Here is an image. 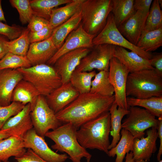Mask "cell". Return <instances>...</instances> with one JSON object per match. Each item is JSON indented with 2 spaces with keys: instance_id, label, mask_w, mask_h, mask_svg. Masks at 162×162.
Wrapping results in <instances>:
<instances>
[{
  "instance_id": "32",
  "label": "cell",
  "mask_w": 162,
  "mask_h": 162,
  "mask_svg": "<svg viewBox=\"0 0 162 162\" xmlns=\"http://www.w3.org/2000/svg\"><path fill=\"white\" fill-rule=\"evenodd\" d=\"M95 70L82 71L76 69L72 74L70 82L80 94L90 92L92 82L96 74Z\"/></svg>"
},
{
  "instance_id": "9",
  "label": "cell",
  "mask_w": 162,
  "mask_h": 162,
  "mask_svg": "<svg viewBox=\"0 0 162 162\" xmlns=\"http://www.w3.org/2000/svg\"><path fill=\"white\" fill-rule=\"evenodd\" d=\"M129 112L122 124V128L129 132L134 138L144 136L145 131L150 128L157 129L158 120L145 109L130 107Z\"/></svg>"
},
{
  "instance_id": "36",
  "label": "cell",
  "mask_w": 162,
  "mask_h": 162,
  "mask_svg": "<svg viewBox=\"0 0 162 162\" xmlns=\"http://www.w3.org/2000/svg\"><path fill=\"white\" fill-rule=\"evenodd\" d=\"M32 65L26 56H22L8 52L0 60V70L28 68Z\"/></svg>"
},
{
  "instance_id": "51",
  "label": "cell",
  "mask_w": 162,
  "mask_h": 162,
  "mask_svg": "<svg viewBox=\"0 0 162 162\" xmlns=\"http://www.w3.org/2000/svg\"><path fill=\"white\" fill-rule=\"evenodd\" d=\"M0 162H9L8 161H0Z\"/></svg>"
},
{
  "instance_id": "52",
  "label": "cell",
  "mask_w": 162,
  "mask_h": 162,
  "mask_svg": "<svg viewBox=\"0 0 162 162\" xmlns=\"http://www.w3.org/2000/svg\"><path fill=\"white\" fill-rule=\"evenodd\" d=\"M87 162H90V161L89 160H87Z\"/></svg>"
},
{
  "instance_id": "49",
  "label": "cell",
  "mask_w": 162,
  "mask_h": 162,
  "mask_svg": "<svg viewBox=\"0 0 162 162\" xmlns=\"http://www.w3.org/2000/svg\"><path fill=\"white\" fill-rule=\"evenodd\" d=\"M1 2L2 1L0 0V21H3L6 22V20L2 8Z\"/></svg>"
},
{
  "instance_id": "18",
  "label": "cell",
  "mask_w": 162,
  "mask_h": 162,
  "mask_svg": "<svg viewBox=\"0 0 162 162\" xmlns=\"http://www.w3.org/2000/svg\"><path fill=\"white\" fill-rule=\"evenodd\" d=\"M148 13L137 10L125 21L117 27L122 34L135 45H136L143 31Z\"/></svg>"
},
{
  "instance_id": "38",
  "label": "cell",
  "mask_w": 162,
  "mask_h": 162,
  "mask_svg": "<svg viewBox=\"0 0 162 162\" xmlns=\"http://www.w3.org/2000/svg\"><path fill=\"white\" fill-rule=\"evenodd\" d=\"M25 106L20 103L14 101L8 106H0V130L8 119L17 114Z\"/></svg>"
},
{
  "instance_id": "47",
  "label": "cell",
  "mask_w": 162,
  "mask_h": 162,
  "mask_svg": "<svg viewBox=\"0 0 162 162\" xmlns=\"http://www.w3.org/2000/svg\"><path fill=\"white\" fill-rule=\"evenodd\" d=\"M10 136L6 130H0V141Z\"/></svg>"
},
{
  "instance_id": "33",
  "label": "cell",
  "mask_w": 162,
  "mask_h": 162,
  "mask_svg": "<svg viewBox=\"0 0 162 162\" xmlns=\"http://www.w3.org/2000/svg\"><path fill=\"white\" fill-rule=\"evenodd\" d=\"M72 0H33L30 4L33 14L48 21L52 10L58 6L67 4Z\"/></svg>"
},
{
  "instance_id": "27",
  "label": "cell",
  "mask_w": 162,
  "mask_h": 162,
  "mask_svg": "<svg viewBox=\"0 0 162 162\" xmlns=\"http://www.w3.org/2000/svg\"><path fill=\"white\" fill-rule=\"evenodd\" d=\"M120 140L116 146L109 150L107 154L114 157L116 155L115 162H123L127 153L133 150V141L134 137L127 130L122 128Z\"/></svg>"
},
{
  "instance_id": "42",
  "label": "cell",
  "mask_w": 162,
  "mask_h": 162,
  "mask_svg": "<svg viewBox=\"0 0 162 162\" xmlns=\"http://www.w3.org/2000/svg\"><path fill=\"white\" fill-rule=\"evenodd\" d=\"M15 159L16 162H47L30 148H28L22 155Z\"/></svg>"
},
{
  "instance_id": "3",
  "label": "cell",
  "mask_w": 162,
  "mask_h": 162,
  "mask_svg": "<svg viewBox=\"0 0 162 162\" xmlns=\"http://www.w3.org/2000/svg\"><path fill=\"white\" fill-rule=\"evenodd\" d=\"M77 130L72 123H65L49 131L45 136L54 142L51 146L52 149L65 152L73 162H81L82 158L90 159L92 155L79 143L76 136Z\"/></svg>"
},
{
  "instance_id": "44",
  "label": "cell",
  "mask_w": 162,
  "mask_h": 162,
  "mask_svg": "<svg viewBox=\"0 0 162 162\" xmlns=\"http://www.w3.org/2000/svg\"><path fill=\"white\" fill-rule=\"evenodd\" d=\"M152 1V0H134V9L136 11L140 10L148 13Z\"/></svg>"
},
{
  "instance_id": "20",
  "label": "cell",
  "mask_w": 162,
  "mask_h": 162,
  "mask_svg": "<svg viewBox=\"0 0 162 162\" xmlns=\"http://www.w3.org/2000/svg\"><path fill=\"white\" fill-rule=\"evenodd\" d=\"M23 79L22 75L17 69L0 70V106H6L11 104L14 90Z\"/></svg>"
},
{
  "instance_id": "19",
  "label": "cell",
  "mask_w": 162,
  "mask_h": 162,
  "mask_svg": "<svg viewBox=\"0 0 162 162\" xmlns=\"http://www.w3.org/2000/svg\"><path fill=\"white\" fill-rule=\"evenodd\" d=\"M112 57L117 58L124 65L130 73L144 70L154 69L151 64L150 60L121 47L114 46Z\"/></svg>"
},
{
  "instance_id": "21",
  "label": "cell",
  "mask_w": 162,
  "mask_h": 162,
  "mask_svg": "<svg viewBox=\"0 0 162 162\" xmlns=\"http://www.w3.org/2000/svg\"><path fill=\"white\" fill-rule=\"evenodd\" d=\"M58 50L51 36L44 40L31 43L26 56L32 66L45 64Z\"/></svg>"
},
{
  "instance_id": "31",
  "label": "cell",
  "mask_w": 162,
  "mask_h": 162,
  "mask_svg": "<svg viewBox=\"0 0 162 162\" xmlns=\"http://www.w3.org/2000/svg\"><path fill=\"white\" fill-rule=\"evenodd\" d=\"M136 46L150 52L162 46V27L154 31L142 32Z\"/></svg>"
},
{
  "instance_id": "45",
  "label": "cell",
  "mask_w": 162,
  "mask_h": 162,
  "mask_svg": "<svg viewBox=\"0 0 162 162\" xmlns=\"http://www.w3.org/2000/svg\"><path fill=\"white\" fill-rule=\"evenodd\" d=\"M158 123L157 129L158 137L160 139V145L157 155V159L159 161L161 160V156L162 154V118H158Z\"/></svg>"
},
{
  "instance_id": "13",
  "label": "cell",
  "mask_w": 162,
  "mask_h": 162,
  "mask_svg": "<svg viewBox=\"0 0 162 162\" xmlns=\"http://www.w3.org/2000/svg\"><path fill=\"white\" fill-rule=\"evenodd\" d=\"M25 148L31 149L47 162H64L68 158L66 154H59L51 149L44 138L38 135L33 128L22 138Z\"/></svg>"
},
{
  "instance_id": "46",
  "label": "cell",
  "mask_w": 162,
  "mask_h": 162,
  "mask_svg": "<svg viewBox=\"0 0 162 162\" xmlns=\"http://www.w3.org/2000/svg\"><path fill=\"white\" fill-rule=\"evenodd\" d=\"M7 40L0 36V60L8 52L6 45Z\"/></svg>"
},
{
  "instance_id": "10",
  "label": "cell",
  "mask_w": 162,
  "mask_h": 162,
  "mask_svg": "<svg viewBox=\"0 0 162 162\" xmlns=\"http://www.w3.org/2000/svg\"><path fill=\"white\" fill-rule=\"evenodd\" d=\"M130 73L128 69L119 60L112 57L109 64V77L114 90V102L118 107L128 110L127 102L126 84L128 76Z\"/></svg>"
},
{
  "instance_id": "23",
  "label": "cell",
  "mask_w": 162,
  "mask_h": 162,
  "mask_svg": "<svg viewBox=\"0 0 162 162\" xmlns=\"http://www.w3.org/2000/svg\"><path fill=\"white\" fill-rule=\"evenodd\" d=\"M84 0H72L64 6L51 11L49 25L53 29L65 22L81 10Z\"/></svg>"
},
{
  "instance_id": "28",
  "label": "cell",
  "mask_w": 162,
  "mask_h": 162,
  "mask_svg": "<svg viewBox=\"0 0 162 162\" xmlns=\"http://www.w3.org/2000/svg\"><path fill=\"white\" fill-rule=\"evenodd\" d=\"M134 0H112V13L116 26H118L136 11Z\"/></svg>"
},
{
  "instance_id": "25",
  "label": "cell",
  "mask_w": 162,
  "mask_h": 162,
  "mask_svg": "<svg viewBox=\"0 0 162 162\" xmlns=\"http://www.w3.org/2000/svg\"><path fill=\"white\" fill-rule=\"evenodd\" d=\"M82 18V13L81 10L53 29L51 37L58 49L61 46L69 34L80 25Z\"/></svg>"
},
{
  "instance_id": "50",
  "label": "cell",
  "mask_w": 162,
  "mask_h": 162,
  "mask_svg": "<svg viewBox=\"0 0 162 162\" xmlns=\"http://www.w3.org/2000/svg\"><path fill=\"white\" fill-rule=\"evenodd\" d=\"M135 162H147L146 161H145L144 160H140L135 161ZM158 162H162V160H161L160 161H159Z\"/></svg>"
},
{
  "instance_id": "4",
  "label": "cell",
  "mask_w": 162,
  "mask_h": 162,
  "mask_svg": "<svg viewBox=\"0 0 162 162\" xmlns=\"http://www.w3.org/2000/svg\"><path fill=\"white\" fill-rule=\"evenodd\" d=\"M127 97L142 99L162 96V77L154 69L130 73L127 77Z\"/></svg>"
},
{
  "instance_id": "12",
  "label": "cell",
  "mask_w": 162,
  "mask_h": 162,
  "mask_svg": "<svg viewBox=\"0 0 162 162\" xmlns=\"http://www.w3.org/2000/svg\"><path fill=\"white\" fill-rule=\"evenodd\" d=\"M95 37L87 33L80 24L68 36L61 46L46 63L47 64H54L62 55L75 50L82 48L92 49L94 46L93 40Z\"/></svg>"
},
{
  "instance_id": "1",
  "label": "cell",
  "mask_w": 162,
  "mask_h": 162,
  "mask_svg": "<svg viewBox=\"0 0 162 162\" xmlns=\"http://www.w3.org/2000/svg\"><path fill=\"white\" fill-rule=\"evenodd\" d=\"M114 101V95L105 97L90 92L80 94L56 115L62 123H70L78 130L85 123L108 112Z\"/></svg>"
},
{
  "instance_id": "6",
  "label": "cell",
  "mask_w": 162,
  "mask_h": 162,
  "mask_svg": "<svg viewBox=\"0 0 162 162\" xmlns=\"http://www.w3.org/2000/svg\"><path fill=\"white\" fill-rule=\"evenodd\" d=\"M23 79L31 83L40 95L46 97L62 84L61 78L54 67L45 64L17 69Z\"/></svg>"
},
{
  "instance_id": "41",
  "label": "cell",
  "mask_w": 162,
  "mask_h": 162,
  "mask_svg": "<svg viewBox=\"0 0 162 162\" xmlns=\"http://www.w3.org/2000/svg\"><path fill=\"white\" fill-rule=\"evenodd\" d=\"M49 24V21L42 17L34 15L28 23L27 28L30 32L41 30Z\"/></svg>"
},
{
  "instance_id": "30",
  "label": "cell",
  "mask_w": 162,
  "mask_h": 162,
  "mask_svg": "<svg viewBox=\"0 0 162 162\" xmlns=\"http://www.w3.org/2000/svg\"><path fill=\"white\" fill-rule=\"evenodd\" d=\"M90 92L105 97L114 95V88L109 77V71L101 70L96 73L92 82Z\"/></svg>"
},
{
  "instance_id": "2",
  "label": "cell",
  "mask_w": 162,
  "mask_h": 162,
  "mask_svg": "<svg viewBox=\"0 0 162 162\" xmlns=\"http://www.w3.org/2000/svg\"><path fill=\"white\" fill-rule=\"evenodd\" d=\"M110 128L108 111L82 125L76 131L77 140L85 149H97L107 154Z\"/></svg>"
},
{
  "instance_id": "43",
  "label": "cell",
  "mask_w": 162,
  "mask_h": 162,
  "mask_svg": "<svg viewBox=\"0 0 162 162\" xmlns=\"http://www.w3.org/2000/svg\"><path fill=\"white\" fill-rule=\"evenodd\" d=\"M151 64L156 72L162 77V53H155L152 54L150 60Z\"/></svg>"
},
{
  "instance_id": "7",
  "label": "cell",
  "mask_w": 162,
  "mask_h": 162,
  "mask_svg": "<svg viewBox=\"0 0 162 162\" xmlns=\"http://www.w3.org/2000/svg\"><path fill=\"white\" fill-rule=\"evenodd\" d=\"M93 44L94 46L109 44L129 49L147 60H150L152 56L151 52H146L131 44L122 34L116 24L112 12L109 14L104 28L94 38Z\"/></svg>"
},
{
  "instance_id": "39",
  "label": "cell",
  "mask_w": 162,
  "mask_h": 162,
  "mask_svg": "<svg viewBox=\"0 0 162 162\" xmlns=\"http://www.w3.org/2000/svg\"><path fill=\"white\" fill-rule=\"evenodd\" d=\"M23 30L20 27L10 26L0 21V34L6 36L10 40L19 37Z\"/></svg>"
},
{
  "instance_id": "15",
  "label": "cell",
  "mask_w": 162,
  "mask_h": 162,
  "mask_svg": "<svg viewBox=\"0 0 162 162\" xmlns=\"http://www.w3.org/2000/svg\"><path fill=\"white\" fill-rule=\"evenodd\" d=\"M31 111V105L28 103L17 114L8 119L1 130H6L10 136L22 139L26 133L33 128Z\"/></svg>"
},
{
  "instance_id": "17",
  "label": "cell",
  "mask_w": 162,
  "mask_h": 162,
  "mask_svg": "<svg viewBox=\"0 0 162 162\" xmlns=\"http://www.w3.org/2000/svg\"><path fill=\"white\" fill-rule=\"evenodd\" d=\"M147 136L140 139L134 138L132 152L135 161L143 160L149 161L152 154L157 150L156 141L158 138L157 129L152 128L146 131Z\"/></svg>"
},
{
  "instance_id": "14",
  "label": "cell",
  "mask_w": 162,
  "mask_h": 162,
  "mask_svg": "<svg viewBox=\"0 0 162 162\" xmlns=\"http://www.w3.org/2000/svg\"><path fill=\"white\" fill-rule=\"evenodd\" d=\"M92 49L82 48L65 53L56 61L54 67L60 76L62 84L70 82V76L81 60Z\"/></svg>"
},
{
  "instance_id": "16",
  "label": "cell",
  "mask_w": 162,
  "mask_h": 162,
  "mask_svg": "<svg viewBox=\"0 0 162 162\" xmlns=\"http://www.w3.org/2000/svg\"><path fill=\"white\" fill-rule=\"evenodd\" d=\"M80 94L69 82L62 84L45 97L48 105L56 114L74 101Z\"/></svg>"
},
{
  "instance_id": "11",
  "label": "cell",
  "mask_w": 162,
  "mask_h": 162,
  "mask_svg": "<svg viewBox=\"0 0 162 162\" xmlns=\"http://www.w3.org/2000/svg\"><path fill=\"white\" fill-rule=\"evenodd\" d=\"M113 45L102 44L94 46L90 52L81 61L76 69L82 71H109L110 60L112 57Z\"/></svg>"
},
{
  "instance_id": "48",
  "label": "cell",
  "mask_w": 162,
  "mask_h": 162,
  "mask_svg": "<svg viewBox=\"0 0 162 162\" xmlns=\"http://www.w3.org/2000/svg\"><path fill=\"white\" fill-rule=\"evenodd\" d=\"M125 162H135L132 152H130L127 154Z\"/></svg>"
},
{
  "instance_id": "29",
  "label": "cell",
  "mask_w": 162,
  "mask_h": 162,
  "mask_svg": "<svg viewBox=\"0 0 162 162\" xmlns=\"http://www.w3.org/2000/svg\"><path fill=\"white\" fill-rule=\"evenodd\" d=\"M127 102L129 107L137 106L143 107L155 117L162 118V96L142 99L127 97Z\"/></svg>"
},
{
  "instance_id": "40",
  "label": "cell",
  "mask_w": 162,
  "mask_h": 162,
  "mask_svg": "<svg viewBox=\"0 0 162 162\" xmlns=\"http://www.w3.org/2000/svg\"><path fill=\"white\" fill-rule=\"evenodd\" d=\"M53 29L49 24L37 32H30L29 39L30 43L39 42L48 39L51 36Z\"/></svg>"
},
{
  "instance_id": "24",
  "label": "cell",
  "mask_w": 162,
  "mask_h": 162,
  "mask_svg": "<svg viewBox=\"0 0 162 162\" xmlns=\"http://www.w3.org/2000/svg\"><path fill=\"white\" fill-rule=\"evenodd\" d=\"M26 151L22 138L10 136L0 141V161H8L11 157H19Z\"/></svg>"
},
{
  "instance_id": "5",
  "label": "cell",
  "mask_w": 162,
  "mask_h": 162,
  "mask_svg": "<svg viewBox=\"0 0 162 162\" xmlns=\"http://www.w3.org/2000/svg\"><path fill=\"white\" fill-rule=\"evenodd\" d=\"M112 9V0H84L81 23L83 29L95 37L105 26Z\"/></svg>"
},
{
  "instance_id": "37",
  "label": "cell",
  "mask_w": 162,
  "mask_h": 162,
  "mask_svg": "<svg viewBox=\"0 0 162 162\" xmlns=\"http://www.w3.org/2000/svg\"><path fill=\"white\" fill-rule=\"evenodd\" d=\"M11 4L16 8L19 14L20 20L22 24L28 23L33 13L28 0H10Z\"/></svg>"
},
{
  "instance_id": "22",
  "label": "cell",
  "mask_w": 162,
  "mask_h": 162,
  "mask_svg": "<svg viewBox=\"0 0 162 162\" xmlns=\"http://www.w3.org/2000/svg\"><path fill=\"white\" fill-rule=\"evenodd\" d=\"M40 95L36 88L29 82L22 79L16 85L13 92L11 101L19 102L24 105L29 103L31 110Z\"/></svg>"
},
{
  "instance_id": "26",
  "label": "cell",
  "mask_w": 162,
  "mask_h": 162,
  "mask_svg": "<svg viewBox=\"0 0 162 162\" xmlns=\"http://www.w3.org/2000/svg\"><path fill=\"white\" fill-rule=\"evenodd\" d=\"M110 115V134L112 140L109 147V150L115 146L120 139V132L122 129V120L124 116L128 115L129 110L118 107L114 102L109 110Z\"/></svg>"
},
{
  "instance_id": "34",
  "label": "cell",
  "mask_w": 162,
  "mask_h": 162,
  "mask_svg": "<svg viewBox=\"0 0 162 162\" xmlns=\"http://www.w3.org/2000/svg\"><path fill=\"white\" fill-rule=\"evenodd\" d=\"M30 31L27 28L23 30L18 38L7 41L6 45L8 52L22 56H26L30 45Z\"/></svg>"
},
{
  "instance_id": "8",
  "label": "cell",
  "mask_w": 162,
  "mask_h": 162,
  "mask_svg": "<svg viewBox=\"0 0 162 162\" xmlns=\"http://www.w3.org/2000/svg\"><path fill=\"white\" fill-rule=\"evenodd\" d=\"M30 114L34 128L44 138L50 129L54 130L62 124L48 105L45 97L42 95L38 96Z\"/></svg>"
},
{
  "instance_id": "35",
  "label": "cell",
  "mask_w": 162,
  "mask_h": 162,
  "mask_svg": "<svg viewBox=\"0 0 162 162\" xmlns=\"http://www.w3.org/2000/svg\"><path fill=\"white\" fill-rule=\"evenodd\" d=\"M162 27V11L158 0L153 1L143 31H154Z\"/></svg>"
}]
</instances>
